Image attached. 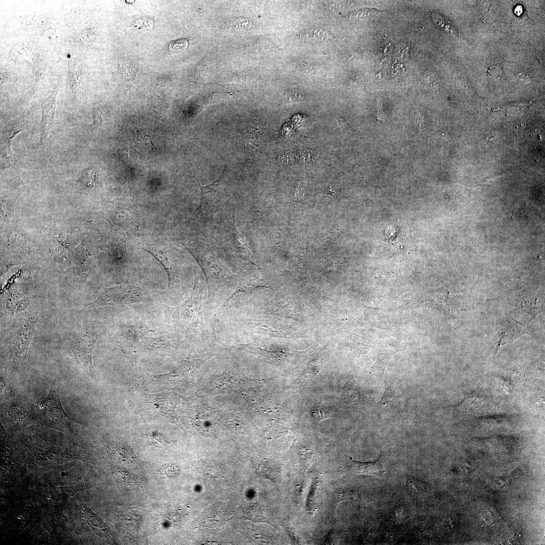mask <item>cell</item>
<instances>
[{"mask_svg": "<svg viewBox=\"0 0 545 545\" xmlns=\"http://www.w3.org/2000/svg\"><path fill=\"white\" fill-rule=\"evenodd\" d=\"M187 45L188 42L187 40L182 39L172 42L170 43L169 48L171 51L174 52L185 49Z\"/></svg>", "mask_w": 545, "mask_h": 545, "instance_id": "7402d4cb", "label": "cell"}, {"mask_svg": "<svg viewBox=\"0 0 545 545\" xmlns=\"http://www.w3.org/2000/svg\"><path fill=\"white\" fill-rule=\"evenodd\" d=\"M316 483H317V482H316V481L315 480L313 481V482L312 483V485H311V486L310 487V489L309 490V493L308 494V496L307 499V505H306V506L308 508H309V509H311V506L312 501V500L313 499V498L314 497V493L315 492V489H316V486H317Z\"/></svg>", "mask_w": 545, "mask_h": 545, "instance_id": "cb8c5ba5", "label": "cell"}, {"mask_svg": "<svg viewBox=\"0 0 545 545\" xmlns=\"http://www.w3.org/2000/svg\"><path fill=\"white\" fill-rule=\"evenodd\" d=\"M39 419L47 426L73 432L71 419L62 405L59 389L52 386L47 396L36 405Z\"/></svg>", "mask_w": 545, "mask_h": 545, "instance_id": "277c9868", "label": "cell"}, {"mask_svg": "<svg viewBox=\"0 0 545 545\" xmlns=\"http://www.w3.org/2000/svg\"><path fill=\"white\" fill-rule=\"evenodd\" d=\"M302 36L310 40H323L329 38L330 34L325 30L314 29L307 31Z\"/></svg>", "mask_w": 545, "mask_h": 545, "instance_id": "d6986e66", "label": "cell"}, {"mask_svg": "<svg viewBox=\"0 0 545 545\" xmlns=\"http://www.w3.org/2000/svg\"><path fill=\"white\" fill-rule=\"evenodd\" d=\"M486 390L481 389L469 394L466 396L459 405L469 411L481 410L485 407L490 400Z\"/></svg>", "mask_w": 545, "mask_h": 545, "instance_id": "30bf717a", "label": "cell"}, {"mask_svg": "<svg viewBox=\"0 0 545 545\" xmlns=\"http://www.w3.org/2000/svg\"><path fill=\"white\" fill-rule=\"evenodd\" d=\"M111 456L123 464H131L135 459L134 453L129 446L121 444H113L109 448Z\"/></svg>", "mask_w": 545, "mask_h": 545, "instance_id": "8fae6325", "label": "cell"}, {"mask_svg": "<svg viewBox=\"0 0 545 545\" xmlns=\"http://www.w3.org/2000/svg\"><path fill=\"white\" fill-rule=\"evenodd\" d=\"M380 458L381 455L377 460L371 462H359L351 458V470L355 474H365L380 477L385 473Z\"/></svg>", "mask_w": 545, "mask_h": 545, "instance_id": "9c48e42d", "label": "cell"}, {"mask_svg": "<svg viewBox=\"0 0 545 545\" xmlns=\"http://www.w3.org/2000/svg\"><path fill=\"white\" fill-rule=\"evenodd\" d=\"M255 472L260 476L273 481L280 474V466L274 462L263 461L254 464Z\"/></svg>", "mask_w": 545, "mask_h": 545, "instance_id": "5bb4252c", "label": "cell"}, {"mask_svg": "<svg viewBox=\"0 0 545 545\" xmlns=\"http://www.w3.org/2000/svg\"><path fill=\"white\" fill-rule=\"evenodd\" d=\"M382 11H378L377 10H376V9H364L363 10H360V11H358V12H357L356 13H353V14L355 15V16H356L357 17H360V16L362 17V16H368L369 14H373V13L376 14V13H378V12L380 13Z\"/></svg>", "mask_w": 545, "mask_h": 545, "instance_id": "d4e9b609", "label": "cell"}, {"mask_svg": "<svg viewBox=\"0 0 545 545\" xmlns=\"http://www.w3.org/2000/svg\"><path fill=\"white\" fill-rule=\"evenodd\" d=\"M410 483L417 490L420 492H425L429 488L428 485L425 483L417 480L410 479L409 480Z\"/></svg>", "mask_w": 545, "mask_h": 545, "instance_id": "603a6c76", "label": "cell"}, {"mask_svg": "<svg viewBox=\"0 0 545 545\" xmlns=\"http://www.w3.org/2000/svg\"><path fill=\"white\" fill-rule=\"evenodd\" d=\"M150 439L153 444L155 443V446L156 447L159 446L160 448L165 447L169 443L168 440L165 437L155 432H152L151 434Z\"/></svg>", "mask_w": 545, "mask_h": 545, "instance_id": "44dd1931", "label": "cell"}, {"mask_svg": "<svg viewBox=\"0 0 545 545\" xmlns=\"http://www.w3.org/2000/svg\"><path fill=\"white\" fill-rule=\"evenodd\" d=\"M151 301L147 291L135 286L122 284L110 288H103L97 298L87 305L90 307L145 303Z\"/></svg>", "mask_w": 545, "mask_h": 545, "instance_id": "5b68a950", "label": "cell"}, {"mask_svg": "<svg viewBox=\"0 0 545 545\" xmlns=\"http://www.w3.org/2000/svg\"><path fill=\"white\" fill-rule=\"evenodd\" d=\"M114 474L116 480L125 485H136L142 482L137 476L124 469H115Z\"/></svg>", "mask_w": 545, "mask_h": 545, "instance_id": "2e32d148", "label": "cell"}, {"mask_svg": "<svg viewBox=\"0 0 545 545\" xmlns=\"http://www.w3.org/2000/svg\"><path fill=\"white\" fill-rule=\"evenodd\" d=\"M30 304V298L25 296L18 287L10 289L6 295L5 309L10 319L15 314L26 311Z\"/></svg>", "mask_w": 545, "mask_h": 545, "instance_id": "ba28073f", "label": "cell"}, {"mask_svg": "<svg viewBox=\"0 0 545 545\" xmlns=\"http://www.w3.org/2000/svg\"><path fill=\"white\" fill-rule=\"evenodd\" d=\"M202 290L196 286L190 296L180 305H165L164 314L170 328L177 333L189 336L195 335L204 325L202 317Z\"/></svg>", "mask_w": 545, "mask_h": 545, "instance_id": "6da1fadb", "label": "cell"}, {"mask_svg": "<svg viewBox=\"0 0 545 545\" xmlns=\"http://www.w3.org/2000/svg\"><path fill=\"white\" fill-rule=\"evenodd\" d=\"M398 396L397 389L392 385L386 388L380 401L377 403L380 411L385 413L393 412L397 406Z\"/></svg>", "mask_w": 545, "mask_h": 545, "instance_id": "4fadbf2b", "label": "cell"}, {"mask_svg": "<svg viewBox=\"0 0 545 545\" xmlns=\"http://www.w3.org/2000/svg\"><path fill=\"white\" fill-rule=\"evenodd\" d=\"M159 472L165 477L173 478L179 476L181 470L177 464L171 463L163 465L159 468Z\"/></svg>", "mask_w": 545, "mask_h": 545, "instance_id": "e0dca14e", "label": "cell"}, {"mask_svg": "<svg viewBox=\"0 0 545 545\" xmlns=\"http://www.w3.org/2000/svg\"><path fill=\"white\" fill-rule=\"evenodd\" d=\"M521 473H522V472H521V470H520V469H519V468L518 467V468H516V469L515 470H514L513 471H512V473H510V475H509V476H510V477H514V476H517V475H520V474H521Z\"/></svg>", "mask_w": 545, "mask_h": 545, "instance_id": "4316f807", "label": "cell"}, {"mask_svg": "<svg viewBox=\"0 0 545 545\" xmlns=\"http://www.w3.org/2000/svg\"><path fill=\"white\" fill-rule=\"evenodd\" d=\"M432 16L435 23L442 29L450 34L458 36L459 31L446 19L435 13H433Z\"/></svg>", "mask_w": 545, "mask_h": 545, "instance_id": "ac0fdd59", "label": "cell"}, {"mask_svg": "<svg viewBox=\"0 0 545 545\" xmlns=\"http://www.w3.org/2000/svg\"><path fill=\"white\" fill-rule=\"evenodd\" d=\"M488 77L494 81H501L505 79V73L503 68L498 65L490 67L487 71Z\"/></svg>", "mask_w": 545, "mask_h": 545, "instance_id": "ffe728a7", "label": "cell"}, {"mask_svg": "<svg viewBox=\"0 0 545 545\" xmlns=\"http://www.w3.org/2000/svg\"><path fill=\"white\" fill-rule=\"evenodd\" d=\"M93 121L92 124L87 125L86 123L73 119L74 125H82L84 127H86L87 129L95 131L103 129L109 124L110 116L107 112L103 111L99 107L94 108L93 111Z\"/></svg>", "mask_w": 545, "mask_h": 545, "instance_id": "9a60e30c", "label": "cell"}, {"mask_svg": "<svg viewBox=\"0 0 545 545\" xmlns=\"http://www.w3.org/2000/svg\"><path fill=\"white\" fill-rule=\"evenodd\" d=\"M154 332L143 318L121 317L114 321L107 336L110 342L119 343L124 340L128 343H138Z\"/></svg>", "mask_w": 545, "mask_h": 545, "instance_id": "8992f818", "label": "cell"}, {"mask_svg": "<svg viewBox=\"0 0 545 545\" xmlns=\"http://www.w3.org/2000/svg\"><path fill=\"white\" fill-rule=\"evenodd\" d=\"M26 127V124L21 121H15L6 125L1 131V145L11 148V143L14 137L18 133L25 130Z\"/></svg>", "mask_w": 545, "mask_h": 545, "instance_id": "7c38bea8", "label": "cell"}, {"mask_svg": "<svg viewBox=\"0 0 545 545\" xmlns=\"http://www.w3.org/2000/svg\"><path fill=\"white\" fill-rule=\"evenodd\" d=\"M98 335L91 324L83 323L69 338L67 349L78 365L90 377L94 369L92 362L93 349Z\"/></svg>", "mask_w": 545, "mask_h": 545, "instance_id": "3957f363", "label": "cell"}, {"mask_svg": "<svg viewBox=\"0 0 545 545\" xmlns=\"http://www.w3.org/2000/svg\"><path fill=\"white\" fill-rule=\"evenodd\" d=\"M37 320L38 314L35 310L25 311L16 317L8 330L6 342L9 353L16 365L20 364L26 358Z\"/></svg>", "mask_w": 545, "mask_h": 545, "instance_id": "7a4b0ae2", "label": "cell"}, {"mask_svg": "<svg viewBox=\"0 0 545 545\" xmlns=\"http://www.w3.org/2000/svg\"><path fill=\"white\" fill-rule=\"evenodd\" d=\"M59 87L54 86L49 95L41 103V119L40 125V144L46 145L50 132L54 122L57 95Z\"/></svg>", "mask_w": 545, "mask_h": 545, "instance_id": "52a82bcc", "label": "cell"}, {"mask_svg": "<svg viewBox=\"0 0 545 545\" xmlns=\"http://www.w3.org/2000/svg\"><path fill=\"white\" fill-rule=\"evenodd\" d=\"M510 478L511 477L509 475L506 477H499L496 481V484L499 487H504L510 484Z\"/></svg>", "mask_w": 545, "mask_h": 545, "instance_id": "484cf974", "label": "cell"}]
</instances>
